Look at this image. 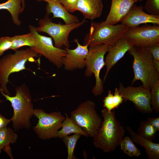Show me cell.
Listing matches in <instances>:
<instances>
[{
    "label": "cell",
    "instance_id": "obj_20",
    "mask_svg": "<svg viewBox=\"0 0 159 159\" xmlns=\"http://www.w3.org/2000/svg\"><path fill=\"white\" fill-rule=\"evenodd\" d=\"M24 8V0H8L0 4V10L5 9L8 11L11 15L13 23L18 26L21 23L19 19V15Z\"/></svg>",
    "mask_w": 159,
    "mask_h": 159
},
{
    "label": "cell",
    "instance_id": "obj_34",
    "mask_svg": "<svg viewBox=\"0 0 159 159\" xmlns=\"http://www.w3.org/2000/svg\"><path fill=\"white\" fill-rule=\"evenodd\" d=\"M11 121L10 119H8L0 113V129L7 126Z\"/></svg>",
    "mask_w": 159,
    "mask_h": 159
},
{
    "label": "cell",
    "instance_id": "obj_9",
    "mask_svg": "<svg viewBox=\"0 0 159 159\" xmlns=\"http://www.w3.org/2000/svg\"><path fill=\"white\" fill-rule=\"evenodd\" d=\"M34 115L38 119L33 129L38 137L43 140L57 138V132L65 118L59 112L47 113L41 109H34Z\"/></svg>",
    "mask_w": 159,
    "mask_h": 159
},
{
    "label": "cell",
    "instance_id": "obj_10",
    "mask_svg": "<svg viewBox=\"0 0 159 159\" xmlns=\"http://www.w3.org/2000/svg\"><path fill=\"white\" fill-rule=\"evenodd\" d=\"M29 28L35 40L34 46L31 48L40 55L44 57L58 68H61L63 65V58L67 54L66 50L55 47L52 38L39 34L35 26L29 25Z\"/></svg>",
    "mask_w": 159,
    "mask_h": 159
},
{
    "label": "cell",
    "instance_id": "obj_17",
    "mask_svg": "<svg viewBox=\"0 0 159 159\" xmlns=\"http://www.w3.org/2000/svg\"><path fill=\"white\" fill-rule=\"evenodd\" d=\"M103 7L102 0H78L75 9L80 11L85 19L93 20L101 16Z\"/></svg>",
    "mask_w": 159,
    "mask_h": 159
},
{
    "label": "cell",
    "instance_id": "obj_11",
    "mask_svg": "<svg viewBox=\"0 0 159 159\" xmlns=\"http://www.w3.org/2000/svg\"><path fill=\"white\" fill-rule=\"evenodd\" d=\"M124 37L133 46L146 48L159 44V25L145 24L142 26L128 27Z\"/></svg>",
    "mask_w": 159,
    "mask_h": 159
},
{
    "label": "cell",
    "instance_id": "obj_1",
    "mask_svg": "<svg viewBox=\"0 0 159 159\" xmlns=\"http://www.w3.org/2000/svg\"><path fill=\"white\" fill-rule=\"evenodd\" d=\"M103 118L100 127L93 137V144L106 153L114 151L120 145L125 130L116 117L114 110L109 111L104 108L101 110Z\"/></svg>",
    "mask_w": 159,
    "mask_h": 159
},
{
    "label": "cell",
    "instance_id": "obj_15",
    "mask_svg": "<svg viewBox=\"0 0 159 159\" xmlns=\"http://www.w3.org/2000/svg\"><path fill=\"white\" fill-rule=\"evenodd\" d=\"M133 46L123 37L110 47L105 61L106 70L103 84L111 68Z\"/></svg>",
    "mask_w": 159,
    "mask_h": 159
},
{
    "label": "cell",
    "instance_id": "obj_16",
    "mask_svg": "<svg viewBox=\"0 0 159 159\" xmlns=\"http://www.w3.org/2000/svg\"><path fill=\"white\" fill-rule=\"evenodd\" d=\"M138 0H111L109 13L105 22L114 25L120 22Z\"/></svg>",
    "mask_w": 159,
    "mask_h": 159
},
{
    "label": "cell",
    "instance_id": "obj_19",
    "mask_svg": "<svg viewBox=\"0 0 159 159\" xmlns=\"http://www.w3.org/2000/svg\"><path fill=\"white\" fill-rule=\"evenodd\" d=\"M126 128L131 137L133 142L142 146L145 150V152L149 159H159V144L153 142L152 140L145 138L134 132L130 127Z\"/></svg>",
    "mask_w": 159,
    "mask_h": 159
},
{
    "label": "cell",
    "instance_id": "obj_28",
    "mask_svg": "<svg viewBox=\"0 0 159 159\" xmlns=\"http://www.w3.org/2000/svg\"><path fill=\"white\" fill-rule=\"evenodd\" d=\"M150 105L156 113L159 112V81L154 85L150 90Z\"/></svg>",
    "mask_w": 159,
    "mask_h": 159
},
{
    "label": "cell",
    "instance_id": "obj_39",
    "mask_svg": "<svg viewBox=\"0 0 159 159\" xmlns=\"http://www.w3.org/2000/svg\"><path fill=\"white\" fill-rule=\"evenodd\" d=\"M1 150H0V154L1 153Z\"/></svg>",
    "mask_w": 159,
    "mask_h": 159
},
{
    "label": "cell",
    "instance_id": "obj_27",
    "mask_svg": "<svg viewBox=\"0 0 159 159\" xmlns=\"http://www.w3.org/2000/svg\"><path fill=\"white\" fill-rule=\"evenodd\" d=\"M107 93V95L103 100V107L109 111H111L117 108L120 105L121 100L118 95L113 94L110 90L108 91Z\"/></svg>",
    "mask_w": 159,
    "mask_h": 159
},
{
    "label": "cell",
    "instance_id": "obj_7",
    "mask_svg": "<svg viewBox=\"0 0 159 159\" xmlns=\"http://www.w3.org/2000/svg\"><path fill=\"white\" fill-rule=\"evenodd\" d=\"M95 107L94 101L90 100L85 101L72 112L69 117L92 138L100 127L102 121L95 110Z\"/></svg>",
    "mask_w": 159,
    "mask_h": 159
},
{
    "label": "cell",
    "instance_id": "obj_12",
    "mask_svg": "<svg viewBox=\"0 0 159 159\" xmlns=\"http://www.w3.org/2000/svg\"><path fill=\"white\" fill-rule=\"evenodd\" d=\"M118 90L123 98V101H131L136 109L142 113L148 114L152 112L150 90L145 88L143 85L125 87L121 83H120Z\"/></svg>",
    "mask_w": 159,
    "mask_h": 159
},
{
    "label": "cell",
    "instance_id": "obj_8",
    "mask_svg": "<svg viewBox=\"0 0 159 159\" xmlns=\"http://www.w3.org/2000/svg\"><path fill=\"white\" fill-rule=\"evenodd\" d=\"M86 21L84 19L79 23L65 24H57L52 22L49 15L46 14L43 19L39 20V26L35 27V28L38 32H45L50 36L54 40V46L56 47L61 48L64 46L65 48H69L70 46L68 40L70 33Z\"/></svg>",
    "mask_w": 159,
    "mask_h": 159
},
{
    "label": "cell",
    "instance_id": "obj_23",
    "mask_svg": "<svg viewBox=\"0 0 159 159\" xmlns=\"http://www.w3.org/2000/svg\"><path fill=\"white\" fill-rule=\"evenodd\" d=\"M18 135L11 128L7 126L0 129V150L9 146L10 143H16Z\"/></svg>",
    "mask_w": 159,
    "mask_h": 159
},
{
    "label": "cell",
    "instance_id": "obj_6",
    "mask_svg": "<svg viewBox=\"0 0 159 159\" xmlns=\"http://www.w3.org/2000/svg\"><path fill=\"white\" fill-rule=\"evenodd\" d=\"M110 47L103 44L89 46L85 60L86 68L85 75L87 77H91L93 74L94 75L95 84L92 89V92L95 96L100 95L104 91L102 80L100 77V72L105 65L104 56L108 52Z\"/></svg>",
    "mask_w": 159,
    "mask_h": 159
},
{
    "label": "cell",
    "instance_id": "obj_25",
    "mask_svg": "<svg viewBox=\"0 0 159 159\" xmlns=\"http://www.w3.org/2000/svg\"><path fill=\"white\" fill-rule=\"evenodd\" d=\"M157 131L146 120L140 122L138 129V134L145 138L152 141L156 137Z\"/></svg>",
    "mask_w": 159,
    "mask_h": 159
},
{
    "label": "cell",
    "instance_id": "obj_40",
    "mask_svg": "<svg viewBox=\"0 0 159 159\" xmlns=\"http://www.w3.org/2000/svg\"><path fill=\"white\" fill-rule=\"evenodd\" d=\"M44 0L45 1V0Z\"/></svg>",
    "mask_w": 159,
    "mask_h": 159
},
{
    "label": "cell",
    "instance_id": "obj_26",
    "mask_svg": "<svg viewBox=\"0 0 159 159\" xmlns=\"http://www.w3.org/2000/svg\"><path fill=\"white\" fill-rule=\"evenodd\" d=\"M81 135L79 134H74L71 136H64L62 138L67 148V159H77L74 155V150L77 141Z\"/></svg>",
    "mask_w": 159,
    "mask_h": 159
},
{
    "label": "cell",
    "instance_id": "obj_30",
    "mask_svg": "<svg viewBox=\"0 0 159 159\" xmlns=\"http://www.w3.org/2000/svg\"><path fill=\"white\" fill-rule=\"evenodd\" d=\"M12 45L11 37H2L0 38V56L6 51L11 49Z\"/></svg>",
    "mask_w": 159,
    "mask_h": 159
},
{
    "label": "cell",
    "instance_id": "obj_2",
    "mask_svg": "<svg viewBox=\"0 0 159 159\" xmlns=\"http://www.w3.org/2000/svg\"><path fill=\"white\" fill-rule=\"evenodd\" d=\"M15 95L12 96L0 90V93L11 103L13 114L10 120L15 131L22 129H29L31 119L34 110L29 89L24 83L15 89Z\"/></svg>",
    "mask_w": 159,
    "mask_h": 159
},
{
    "label": "cell",
    "instance_id": "obj_37",
    "mask_svg": "<svg viewBox=\"0 0 159 159\" xmlns=\"http://www.w3.org/2000/svg\"><path fill=\"white\" fill-rule=\"evenodd\" d=\"M4 100H1L0 98V105L1 104L2 102H4Z\"/></svg>",
    "mask_w": 159,
    "mask_h": 159
},
{
    "label": "cell",
    "instance_id": "obj_22",
    "mask_svg": "<svg viewBox=\"0 0 159 159\" xmlns=\"http://www.w3.org/2000/svg\"><path fill=\"white\" fill-rule=\"evenodd\" d=\"M11 38L12 45L11 49L14 51L25 46L32 47L34 46L35 43L34 37L30 32L26 34L15 35Z\"/></svg>",
    "mask_w": 159,
    "mask_h": 159
},
{
    "label": "cell",
    "instance_id": "obj_29",
    "mask_svg": "<svg viewBox=\"0 0 159 159\" xmlns=\"http://www.w3.org/2000/svg\"><path fill=\"white\" fill-rule=\"evenodd\" d=\"M144 9L149 14L159 15V0H146Z\"/></svg>",
    "mask_w": 159,
    "mask_h": 159
},
{
    "label": "cell",
    "instance_id": "obj_4",
    "mask_svg": "<svg viewBox=\"0 0 159 159\" xmlns=\"http://www.w3.org/2000/svg\"><path fill=\"white\" fill-rule=\"evenodd\" d=\"M39 55L29 47L25 49L17 50L14 53L6 54L0 58V90L11 96L6 86L9 82V75L11 73L26 69V62L28 61H34V58Z\"/></svg>",
    "mask_w": 159,
    "mask_h": 159
},
{
    "label": "cell",
    "instance_id": "obj_36",
    "mask_svg": "<svg viewBox=\"0 0 159 159\" xmlns=\"http://www.w3.org/2000/svg\"><path fill=\"white\" fill-rule=\"evenodd\" d=\"M4 149L5 152L8 154V155L12 158V156L11 152V149L10 146L5 148Z\"/></svg>",
    "mask_w": 159,
    "mask_h": 159
},
{
    "label": "cell",
    "instance_id": "obj_14",
    "mask_svg": "<svg viewBox=\"0 0 159 159\" xmlns=\"http://www.w3.org/2000/svg\"><path fill=\"white\" fill-rule=\"evenodd\" d=\"M144 7L134 4L120 21L128 27H135L140 25L151 23L159 25V15H151L144 11Z\"/></svg>",
    "mask_w": 159,
    "mask_h": 159
},
{
    "label": "cell",
    "instance_id": "obj_3",
    "mask_svg": "<svg viewBox=\"0 0 159 159\" xmlns=\"http://www.w3.org/2000/svg\"><path fill=\"white\" fill-rule=\"evenodd\" d=\"M133 57L132 67L134 77L131 86L138 80L143 86L150 90L153 86L159 81V73L155 69L153 59L149 51L145 48L133 46L128 51Z\"/></svg>",
    "mask_w": 159,
    "mask_h": 159
},
{
    "label": "cell",
    "instance_id": "obj_33",
    "mask_svg": "<svg viewBox=\"0 0 159 159\" xmlns=\"http://www.w3.org/2000/svg\"><path fill=\"white\" fill-rule=\"evenodd\" d=\"M147 120L157 130L159 131V117L153 118L148 117Z\"/></svg>",
    "mask_w": 159,
    "mask_h": 159
},
{
    "label": "cell",
    "instance_id": "obj_18",
    "mask_svg": "<svg viewBox=\"0 0 159 159\" xmlns=\"http://www.w3.org/2000/svg\"><path fill=\"white\" fill-rule=\"evenodd\" d=\"M47 3L46 6V14L52 13L53 18L62 19L66 24L80 22L78 18L71 14L60 3L59 0H45Z\"/></svg>",
    "mask_w": 159,
    "mask_h": 159
},
{
    "label": "cell",
    "instance_id": "obj_38",
    "mask_svg": "<svg viewBox=\"0 0 159 159\" xmlns=\"http://www.w3.org/2000/svg\"><path fill=\"white\" fill-rule=\"evenodd\" d=\"M144 0H138V1H139L140 2H142Z\"/></svg>",
    "mask_w": 159,
    "mask_h": 159
},
{
    "label": "cell",
    "instance_id": "obj_31",
    "mask_svg": "<svg viewBox=\"0 0 159 159\" xmlns=\"http://www.w3.org/2000/svg\"><path fill=\"white\" fill-rule=\"evenodd\" d=\"M64 7L70 13L75 11V7L78 0H59Z\"/></svg>",
    "mask_w": 159,
    "mask_h": 159
},
{
    "label": "cell",
    "instance_id": "obj_35",
    "mask_svg": "<svg viewBox=\"0 0 159 159\" xmlns=\"http://www.w3.org/2000/svg\"><path fill=\"white\" fill-rule=\"evenodd\" d=\"M153 63L155 69L159 73V61L153 59Z\"/></svg>",
    "mask_w": 159,
    "mask_h": 159
},
{
    "label": "cell",
    "instance_id": "obj_21",
    "mask_svg": "<svg viewBox=\"0 0 159 159\" xmlns=\"http://www.w3.org/2000/svg\"><path fill=\"white\" fill-rule=\"evenodd\" d=\"M64 115L65 118L62 122L61 129L57 132V138L62 139L71 133L78 134L86 137H89L87 133L71 120L67 113L65 112Z\"/></svg>",
    "mask_w": 159,
    "mask_h": 159
},
{
    "label": "cell",
    "instance_id": "obj_5",
    "mask_svg": "<svg viewBox=\"0 0 159 159\" xmlns=\"http://www.w3.org/2000/svg\"><path fill=\"white\" fill-rule=\"evenodd\" d=\"M128 28L121 23L110 25L106 24L104 21H92L91 23L90 32L84 38L83 45L89 46L103 44L110 46L124 37Z\"/></svg>",
    "mask_w": 159,
    "mask_h": 159
},
{
    "label": "cell",
    "instance_id": "obj_13",
    "mask_svg": "<svg viewBox=\"0 0 159 159\" xmlns=\"http://www.w3.org/2000/svg\"><path fill=\"white\" fill-rule=\"evenodd\" d=\"M74 41L77 44L75 49H71L64 47L67 54L63 58L62 63L66 71H72L82 69L86 67L85 60L88 52V46L81 45L77 39Z\"/></svg>",
    "mask_w": 159,
    "mask_h": 159
},
{
    "label": "cell",
    "instance_id": "obj_32",
    "mask_svg": "<svg viewBox=\"0 0 159 159\" xmlns=\"http://www.w3.org/2000/svg\"><path fill=\"white\" fill-rule=\"evenodd\" d=\"M146 48L150 53L153 60L159 61V44L151 46Z\"/></svg>",
    "mask_w": 159,
    "mask_h": 159
},
{
    "label": "cell",
    "instance_id": "obj_24",
    "mask_svg": "<svg viewBox=\"0 0 159 159\" xmlns=\"http://www.w3.org/2000/svg\"><path fill=\"white\" fill-rule=\"evenodd\" d=\"M120 145L121 150L130 157H138L141 154L140 150L133 143L131 139L126 136L123 139Z\"/></svg>",
    "mask_w": 159,
    "mask_h": 159
}]
</instances>
